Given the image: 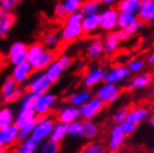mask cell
I'll use <instances>...</instances> for the list:
<instances>
[{
	"mask_svg": "<svg viewBox=\"0 0 154 153\" xmlns=\"http://www.w3.org/2000/svg\"><path fill=\"white\" fill-rule=\"evenodd\" d=\"M142 0H119L116 7L121 12H130L137 15L141 8Z\"/></svg>",
	"mask_w": 154,
	"mask_h": 153,
	"instance_id": "cell-28",
	"label": "cell"
},
{
	"mask_svg": "<svg viewBox=\"0 0 154 153\" xmlns=\"http://www.w3.org/2000/svg\"><path fill=\"white\" fill-rule=\"evenodd\" d=\"M121 94H122V89L119 85L107 83V82H104L100 86H97L96 92H95V96L103 101L106 105L115 103L119 98Z\"/></svg>",
	"mask_w": 154,
	"mask_h": 153,
	"instance_id": "cell-4",
	"label": "cell"
},
{
	"mask_svg": "<svg viewBox=\"0 0 154 153\" xmlns=\"http://www.w3.org/2000/svg\"><path fill=\"white\" fill-rule=\"evenodd\" d=\"M119 0H100V2L104 6H113V5L117 4Z\"/></svg>",
	"mask_w": 154,
	"mask_h": 153,
	"instance_id": "cell-51",
	"label": "cell"
},
{
	"mask_svg": "<svg viewBox=\"0 0 154 153\" xmlns=\"http://www.w3.org/2000/svg\"><path fill=\"white\" fill-rule=\"evenodd\" d=\"M6 57L8 63L12 66L28 61V45L23 42H12L8 48Z\"/></svg>",
	"mask_w": 154,
	"mask_h": 153,
	"instance_id": "cell-6",
	"label": "cell"
},
{
	"mask_svg": "<svg viewBox=\"0 0 154 153\" xmlns=\"http://www.w3.org/2000/svg\"><path fill=\"white\" fill-rule=\"evenodd\" d=\"M143 21L139 18L137 15L130 14V12H121L119 17V29L128 31L133 36L137 31L141 30L143 27Z\"/></svg>",
	"mask_w": 154,
	"mask_h": 153,
	"instance_id": "cell-8",
	"label": "cell"
},
{
	"mask_svg": "<svg viewBox=\"0 0 154 153\" xmlns=\"http://www.w3.org/2000/svg\"><path fill=\"white\" fill-rule=\"evenodd\" d=\"M105 105L106 104L102 100H100L97 96H93L79 107L81 119L83 121L84 120H94L100 113H102Z\"/></svg>",
	"mask_w": 154,
	"mask_h": 153,
	"instance_id": "cell-7",
	"label": "cell"
},
{
	"mask_svg": "<svg viewBox=\"0 0 154 153\" xmlns=\"http://www.w3.org/2000/svg\"><path fill=\"white\" fill-rule=\"evenodd\" d=\"M18 132H19V127L15 123L9 126L0 129V148L8 149L15 145L18 142Z\"/></svg>",
	"mask_w": 154,
	"mask_h": 153,
	"instance_id": "cell-13",
	"label": "cell"
},
{
	"mask_svg": "<svg viewBox=\"0 0 154 153\" xmlns=\"http://www.w3.org/2000/svg\"><path fill=\"white\" fill-rule=\"evenodd\" d=\"M79 119H81L79 107L74 106L72 104H68V105L59 108L57 114H56V120L59 121V122L66 123V124H69V123L77 121Z\"/></svg>",
	"mask_w": 154,
	"mask_h": 153,
	"instance_id": "cell-15",
	"label": "cell"
},
{
	"mask_svg": "<svg viewBox=\"0 0 154 153\" xmlns=\"http://www.w3.org/2000/svg\"><path fill=\"white\" fill-rule=\"evenodd\" d=\"M127 135L124 133L122 127L119 126V124H116L111 129L109 133H108L107 138V151L109 152H119L122 149V146L125 143Z\"/></svg>",
	"mask_w": 154,
	"mask_h": 153,
	"instance_id": "cell-11",
	"label": "cell"
},
{
	"mask_svg": "<svg viewBox=\"0 0 154 153\" xmlns=\"http://www.w3.org/2000/svg\"><path fill=\"white\" fill-rule=\"evenodd\" d=\"M104 53V40L102 38H94L88 42L86 47V56L95 59L102 56Z\"/></svg>",
	"mask_w": 154,
	"mask_h": 153,
	"instance_id": "cell-25",
	"label": "cell"
},
{
	"mask_svg": "<svg viewBox=\"0 0 154 153\" xmlns=\"http://www.w3.org/2000/svg\"><path fill=\"white\" fill-rule=\"evenodd\" d=\"M117 34H119V37L121 39V42H127L128 39L131 38L132 35L126 30H123V29H117Z\"/></svg>",
	"mask_w": 154,
	"mask_h": 153,
	"instance_id": "cell-49",
	"label": "cell"
},
{
	"mask_svg": "<svg viewBox=\"0 0 154 153\" xmlns=\"http://www.w3.org/2000/svg\"><path fill=\"white\" fill-rule=\"evenodd\" d=\"M82 27L84 30V35L88 36V35L95 34L98 29H100V16L98 12L92 14V15H87L84 17Z\"/></svg>",
	"mask_w": 154,
	"mask_h": 153,
	"instance_id": "cell-19",
	"label": "cell"
},
{
	"mask_svg": "<svg viewBox=\"0 0 154 153\" xmlns=\"http://www.w3.org/2000/svg\"><path fill=\"white\" fill-rule=\"evenodd\" d=\"M106 75H107V72L100 66H95L93 68H89L83 77V85L85 86V88H89V89L97 87L105 82Z\"/></svg>",
	"mask_w": 154,
	"mask_h": 153,
	"instance_id": "cell-10",
	"label": "cell"
},
{
	"mask_svg": "<svg viewBox=\"0 0 154 153\" xmlns=\"http://www.w3.org/2000/svg\"><path fill=\"white\" fill-rule=\"evenodd\" d=\"M56 122H57V120H55L54 117L48 116V115L38 116L37 121H36L35 127H34V131H32V136L38 139L39 141L42 142L49 139Z\"/></svg>",
	"mask_w": 154,
	"mask_h": 153,
	"instance_id": "cell-3",
	"label": "cell"
},
{
	"mask_svg": "<svg viewBox=\"0 0 154 153\" xmlns=\"http://www.w3.org/2000/svg\"><path fill=\"white\" fill-rule=\"evenodd\" d=\"M68 135L72 138H83V122L79 120L68 124Z\"/></svg>",
	"mask_w": 154,
	"mask_h": 153,
	"instance_id": "cell-39",
	"label": "cell"
},
{
	"mask_svg": "<svg viewBox=\"0 0 154 153\" xmlns=\"http://www.w3.org/2000/svg\"><path fill=\"white\" fill-rule=\"evenodd\" d=\"M150 23H154V14H153V15H152V17H151Z\"/></svg>",
	"mask_w": 154,
	"mask_h": 153,
	"instance_id": "cell-54",
	"label": "cell"
},
{
	"mask_svg": "<svg viewBox=\"0 0 154 153\" xmlns=\"http://www.w3.org/2000/svg\"><path fill=\"white\" fill-rule=\"evenodd\" d=\"M84 17V14L81 10H77L75 12H70V14L66 16L65 23H82Z\"/></svg>",
	"mask_w": 154,
	"mask_h": 153,
	"instance_id": "cell-43",
	"label": "cell"
},
{
	"mask_svg": "<svg viewBox=\"0 0 154 153\" xmlns=\"http://www.w3.org/2000/svg\"><path fill=\"white\" fill-rule=\"evenodd\" d=\"M37 117H38V115L35 111V107H31V108H21L20 107L19 112L16 115L15 124L20 129V127L29 124L30 122L36 121Z\"/></svg>",
	"mask_w": 154,
	"mask_h": 153,
	"instance_id": "cell-21",
	"label": "cell"
},
{
	"mask_svg": "<svg viewBox=\"0 0 154 153\" xmlns=\"http://www.w3.org/2000/svg\"><path fill=\"white\" fill-rule=\"evenodd\" d=\"M98 133H100V127L96 122H94L93 120L83 121V139L91 142L97 138Z\"/></svg>",
	"mask_w": 154,
	"mask_h": 153,
	"instance_id": "cell-27",
	"label": "cell"
},
{
	"mask_svg": "<svg viewBox=\"0 0 154 153\" xmlns=\"http://www.w3.org/2000/svg\"><path fill=\"white\" fill-rule=\"evenodd\" d=\"M57 61H59V64L64 67V69H68L72 67V65H73L74 63V59L73 57H70V56H68V55H60L59 57L57 58Z\"/></svg>",
	"mask_w": 154,
	"mask_h": 153,
	"instance_id": "cell-48",
	"label": "cell"
},
{
	"mask_svg": "<svg viewBox=\"0 0 154 153\" xmlns=\"http://www.w3.org/2000/svg\"><path fill=\"white\" fill-rule=\"evenodd\" d=\"M121 42V39L119 37L117 31H111L107 33L104 37V53L112 55L116 52V49L119 48V45Z\"/></svg>",
	"mask_w": 154,
	"mask_h": 153,
	"instance_id": "cell-26",
	"label": "cell"
},
{
	"mask_svg": "<svg viewBox=\"0 0 154 153\" xmlns=\"http://www.w3.org/2000/svg\"><path fill=\"white\" fill-rule=\"evenodd\" d=\"M35 69L29 61L21 63L19 65H15L11 70V76L15 78V80L19 85H23L27 83L29 78L32 76Z\"/></svg>",
	"mask_w": 154,
	"mask_h": 153,
	"instance_id": "cell-14",
	"label": "cell"
},
{
	"mask_svg": "<svg viewBox=\"0 0 154 153\" xmlns=\"http://www.w3.org/2000/svg\"><path fill=\"white\" fill-rule=\"evenodd\" d=\"M107 146H105L103 143L98 141H91L88 144L81 150L82 153H104L106 152Z\"/></svg>",
	"mask_w": 154,
	"mask_h": 153,
	"instance_id": "cell-35",
	"label": "cell"
},
{
	"mask_svg": "<svg viewBox=\"0 0 154 153\" xmlns=\"http://www.w3.org/2000/svg\"><path fill=\"white\" fill-rule=\"evenodd\" d=\"M38 97V94L34 92H26V94L20 100V107L21 108H31L35 106L36 100Z\"/></svg>",
	"mask_w": 154,
	"mask_h": 153,
	"instance_id": "cell-38",
	"label": "cell"
},
{
	"mask_svg": "<svg viewBox=\"0 0 154 153\" xmlns=\"http://www.w3.org/2000/svg\"><path fill=\"white\" fill-rule=\"evenodd\" d=\"M151 92H152V94L154 95V84L152 85V86H151Z\"/></svg>",
	"mask_w": 154,
	"mask_h": 153,
	"instance_id": "cell-53",
	"label": "cell"
},
{
	"mask_svg": "<svg viewBox=\"0 0 154 153\" xmlns=\"http://www.w3.org/2000/svg\"><path fill=\"white\" fill-rule=\"evenodd\" d=\"M151 115L150 110L144 105H140V106H135L130 110L128 115H127V121L135 123L136 125H140L141 123L145 122L149 120Z\"/></svg>",
	"mask_w": 154,
	"mask_h": 153,
	"instance_id": "cell-20",
	"label": "cell"
},
{
	"mask_svg": "<svg viewBox=\"0 0 154 153\" xmlns=\"http://www.w3.org/2000/svg\"><path fill=\"white\" fill-rule=\"evenodd\" d=\"M42 143V141H39L38 139L34 138L31 135L30 138L19 142V144L16 148L15 151L17 153H35L38 150H40Z\"/></svg>",
	"mask_w": 154,
	"mask_h": 153,
	"instance_id": "cell-22",
	"label": "cell"
},
{
	"mask_svg": "<svg viewBox=\"0 0 154 153\" xmlns=\"http://www.w3.org/2000/svg\"><path fill=\"white\" fill-rule=\"evenodd\" d=\"M20 0H0V9L1 11H12Z\"/></svg>",
	"mask_w": 154,
	"mask_h": 153,
	"instance_id": "cell-47",
	"label": "cell"
},
{
	"mask_svg": "<svg viewBox=\"0 0 154 153\" xmlns=\"http://www.w3.org/2000/svg\"><path fill=\"white\" fill-rule=\"evenodd\" d=\"M152 75L149 73H137L134 77H132L131 80L127 84V88L131 91H139L147 87L152 84Z\"/></svg>",
	"mask_w": 154,
	"mask_h": 153,
	"instance_id": "cell-18",
	"label": "cell"
},
{
	"mask_svg": "<svg viewBox=\"0 0 154 153\" xmlns=\"http://www.w3.org/2000/svg\"><path fill=\"white\" fill-rule=\"evenodd\" d=\"M154 14V0H142L140 11L137 14L139 18L143 23H150L152 15Z\"/></svg>",
	"mask_w": 154,
	"mask_h": 153,
	"instance_id": "cell-30",
	"label": "cell"
},
{
	"mask_svg": "<svg viewBox=\"0 0 154 153\" xmlns=\"http://www.w3.org/2000/svg\"><path fill=\"white\" fill-rule=\"evenodd\" d=\"M55 59H56L55 52L51 50V48H47L36 58L34 63H31V65L35 69V72H44Z\"/></svg>",
	"mask_w": 154,
	"mask_h": 153,
	"instance_id": "cell-17",
	"label": "cell"
},
{
	"mask_svg": "<svg viewBox=\"0 0 154 153\" xmlns=\"http://www.w3.org/2000/svg\"><path fill=\"white\" fill-rule=\"evenodd\" d=\"M100 6L102 4L100 2V0H85L82 5L81 11L84 14V16L92 15V14L98 12Z\"/></svg>",
	"mask_w": 154,
	"mask_h": 153,
	"instance_id": "cell-34",
	"label": "cell"
},
{
	"mask_svg": "<svg viewBox=\"0 0 154 153\" xmlns=\"http://www.w3.org/2000/svg\"><path fill=\"white\" fill-rule=\"evenodd\" d=\"M16 21V16L11 11L0 12V36L5 38L8 33L11 30L12 26Z\"/></svg>",
	"mask_w": 154,
	"mask_h": 153,
	"instance_id": "cell-23",
	"label": "cell"
},
{
	"mask_svg": "<svg viewBox=\"0 0 154 153\" xmlns=\"http://www.w3.org/2000/svg\"><path fill=\"white\" fill-rule=\"evenodd\" d=\"M119 126L122 127V130L124 131V133L128 136V135L134 134V132L136 131V127H137V125H136L135 123L131 122V121H127V120H125V121H123V122L119 123Z\"/></svg>",
	"mask_w": 154,
	"mask_h": 153,
	"instance_id": "cell-46",
	"label": "cell"
},
{
	"mask_svg": "<svg viewBox=\"0 0 154 153\" xmlns=\"http://www.w3.org/2000/svg\"><path fill=\"white\" fill-rule=\"evenodd\" d=\"M15 113L9 106H4L0 110V129L9 126L15 123Z\"/></svg>",
	"mask_w": 154,
	"mask_h": 153,
	"instance_id": "cell-32",
	"label": "cell"
},
{
	"mask_svg": "<svg viewBox=\"0 0 154 153\" xmlns=\"http://www.w3.org/2000/svg\"><path fill=\"white\" fill-rule=\"evenodd\" d=\"M146 63L147 65L154 68V50H152L150 54H149V56H147V59H146Z\"/></svg>",
	"mask_w": 154,
	"mask_h": 153,
	"instance_id": "cell-50",
	"label": "cell"
},
{
	"mask_svg": "<svg viewBox=\"0 0 154 153\" xmlns=\"http://www.w3.org/2000/svg\"><path fill=\"white\" fill-rule=\"evenodd\" d=\"M62 42V38H60V35L57 34V33H48L44 36V45L47 47V48H55L59 45V42Z\"/></svg>",
	"mask_w": 154,
	"mask_h": 153,
	"instance_id": "cell-37",
	"label": "cell"
},
{
	"mask_svg": "<svg viewBox=\"0 0 154 153\" xmlns=\"http://www.w3.org/2000/svg\"><path fill=\"white\" fill-rule=\"evenodd\" d=\"M131 69L127 66H115L109 72H107L105 82L113 83V84H119V83H123L124 80H126L128 77L131 76Z\"/></svg>",
	"mask_w": 154,
	"mask_h": 153,
	"instance_id": "cell-16",
	"label": "cell"
},
{
	"mask_svg": "<svg viewBox=\"0 0 154 153\" xmlns=\"http://www.w3.org/2000/svg\"><path fill=\"white\" fill-rule=\"evenodd\" d=\"M46 49L45 48V45H44V42H32L31 45L28 46V61L29 63H34L35 59L38 57L39 55L44 52V50Z\"/></svg>",
	"mask_w": 154,
	"mask_h": 153,
	"instance_id": "cell-33",
	"label": "cell"
},
{
	"mask_svg": "<svg viewBox=\"0 0 154 153\" xmlns=\"http://www.w3.org/2000/svg\"><path fill=\"white\" fill-rule=\"evenodd\" d=\"M130 110H131V108L127 106H122V107H119V108H117V110L114 112V114H113V116H112L113 122L115 123V124H119L121 122L127 120V115H128Z\"/></svg>",
	"mask_w": 154,
	"mask_h": 153,
	"instance_id": "cell-41",
	"label": "cell"
},
{
	"mask_svg": "<svg viewBox=\"0 0 154 153\" xmlns=\"http://www.w3.org/2000/svg\"><path fill=\"white\" fill-rule=\"evenodd\" d=\"M26 87H20L19 84L15 80V78L10 75L5 78L1 86V100L4 103H14L23 98L26 94Z\"/></svg>",
	"mask_w": 154,
	"mask_h": 153,
	"instance_id": "cell-1",
	"label": "cell"
},
{
	"mask_svg": "<svg viewBox=\"0 0 154 153\" xmlns=\"http://www.w3.org/2000/svg\"><path fill=\"white\" fill-rule=\"evenodd\" d=\"M59 35L62 42L69 44L82 38V36H84V30L82 23H64L59 31Z\"/></svg>",
	"mask_w": 154,
	"mask_h": 153,
	"instance_id": "cell-12",
	"label": "cell"
},
{
	"mask_svg": "<svg viewBox=\"0 0 154 153\" xmlns=\"http://www.w3.org/2000/svg\"><path fill=\"white\" fill-rule=\"evenodd\" d=\"M36 121H37V120H36ZM36 121L30 122L29 124H27V125L20 127L19 132H18V142L23 141V140L30 138L31 135H32V131H34V127H35Z\"/></svg>",
	"mask_w": 154,
	"mask_h": 153,
	"instance_id": "cell-40",
	"label": "cell"
},
{
	"mask_svg": "<svg viewBox=\"0 0 154 153\" xmlns=\"http://www.w3.org/2000/svg\"><path fill=\"white\" fill-rule=\"evenodd\" d=\"M93 97L92 92L89 88H85V89H81V91H77V92L70 94L67 97V102L68 104H72L74 106L81 107L83 104H85L87 101Z\"/></svg>",
	"mask_w": 154,
	"mask_h": 153,
	"instance_id": "cell-24",
	"label": "cell"
},
{
	"mask_svg": "<svg viewBox=\"0 0 154 153\" xmlns=\"http://www.w3.org/2000/svg\"><path fill=\"white\" fill-rule=\"evenodd\" d=\"M127 67L131 69L132 73H141L145 68V61L143 59H133L127 64Z\"/></svg>",
	"mask_w": 154,
	"mask_h": 153,
	"instance_id": "cell-44",
	"label": "cell"
},
{
	"mask_svg": "<svg viewBox=\"0 0 154 153\" xmlns=\"http://www.w3.org/2000/svg\"><path fill=\"white\" fill-rule=\"evenodd\" d=\"M84 1L85 0H63V2L65 5L66 10H67V14L81 10L82 5H83Z\"/></svg>",
	"mask_w": 154,
	"mask_h": 153,
	"instance_id": "cell-42",
	"label": "cell"
},
{
	"mask_svg": "<svg viewBox=\"0 0 154 153\" xmlns=\"http://www.w3.org/2000/svg\"><path fill=\"white\" fill-rule=\"evenodd\" d=\"M64 70H65L64 67L59 64V61H58L57 58H56V59H55V61H53V63H51L44 72H45L47 77H48L53 83H57L58 80L62 78Z\"/></svg>",
	"mask_w": 154,
	"mask_h": 153,
	"instance_id": "cell-29",
	"label": "cell"
},
{
	"mask_svg": "<svg viewBox=\"0 0 154 153\" xmlns=\"http://www.w3.org/2000/svg\"><path fill=\"white\" fill-rule=\"evenodd\" d=\"M56 103H57V95H55L54 93L47 92L38 95L34 107L38 116H46L49 115Z\"/></svg>",
	"mask_w": 154,
	"mask_h": 153,
	"instance_id": "cell-9",
	"label": "cell"
},
{
	"mask_svg": "<svg viewBox=\"0 0 154 153\" xmlns=\"http://www.w3.org/2000/svg\"><path fill=\"white\" fill-rule=\"evenodd\" d=\"M100 30L105 33L117 30L119 29V10L117 7L108 6L104 10L100 12Z\"/></svg>",
	"mask_w": 154,
	"mask_h": 153,
	"instance_id": "cell-5",
	"label": "cell"
},
{
	"mask_svg": "<svg viewBox=\"0 0 154 153\" xmlns=\"http://www.w3.org/2000/svg\"><path fill=\"white\" fill-rule=\"evenodd\" d=\"M60 143L54 141L53 139H47L42 143L40 152L42 153H58L60 151Z\"/></svg>",
	"mask_w": 154,
	"mask_h": 153,
	"instance_id": "cell-36",
	"label": "cell"
},
{
	"mask_svg": "<svg viewBox=\"0 0 154 153\" xmlns=\"http://www.w3.org/2000/svg\"><path fill=\"white\" fill-rule=\"evenodd\" d=\"M68 15L67 14V10L65 8V5L63 1H59L55 5L54 7V17L56 19H65L66 16Z\"/></svg>",
	"mask_w": 154,
	"mask_h": 153,
	"instance_id": "cell-45",
	"label": "cell"
},
{
	"mask_svg": "<svg viewBox=\"0 0 154 153\" xmlns=\"http://www.w3.org/2000/svg\"><path fill=\"white\" fill-rule=\"evenodd\" d=\"M149 123H150V125L152 127H154V111L151 113L150 117H149Z\"/></svg>",
	"mask_w": 154,
	"mask_h": 153,
	"instance_id": "cell-52",
	"label": "cell"
},
{
	"mask_svg": "<svg viewBox=\"0 0 154 153\" xmlns=\"http://www.w3.org/2000/svg\"><path fill=\"white\" fill-rule=\"evenodd\" d=\"M68 135V124L57 121L54 126V130L51 132L50 139H53L54 141L60 143L65 140V138Z\"/></svg>",
	"mask_w": 154,
	"mask_h": 153,
	"instance_id": "cell-31",
	"label": "cell"
},
{
	"mask_svg": "<svg viewBox=\"0 0 154 153\" xmlns=\"http://www.w3.org/2000/svg\"><path fill=\"white\" fill-rule=\"evenodd\" d=\"M53 84L54 83L47 77L45 72H37L36 74H32V76L26 83V89L28 92H34L40 95L49 92Z\"/></svg>",
	"mask_w": 154,
	"mask_h": 153,
	"instance_id": "cell-2",
	"label": "cell"
}]
</instances>
